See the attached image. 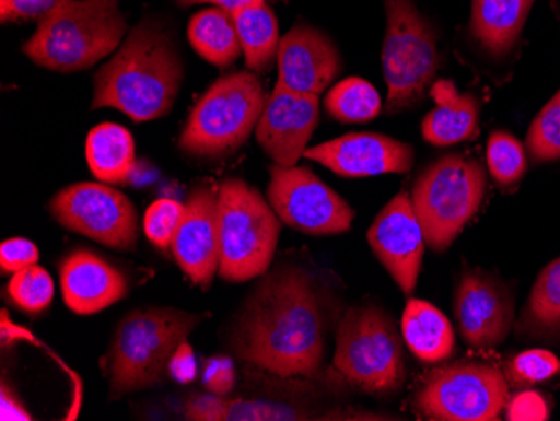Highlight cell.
I'll return each instance as SVG.
<instances>
[{"label":"cell","instance_id":"cell-1","mask_svg":"<svg viewBox=\"0 0 560 421\" xmlns=\"http://www.w3.org/2000/svg\"><path fill=\"white\" fill-rule=\"evenodd\" d=\"M330 295L310 269L267 270L232 328L238 358L280 378H314L326 354Z\"/></svg>","mask_w":560,"mask_h":421},{"label":"cell","instance_id":"cell-2","mask_svg":"<svg viewBox=\"0 0 560 421\" xmlns=\"http://www.w3.org/2000/svg\"><path fill=\"white\" fill-rule=\"evenodd\" d=\"M184 69L172 34L155 19H143L96 72L91 109H118L137 122L162 118L180 93Z\"/></svg>","mask_w":560,"mask_h":421},{"label":"cell","instance_id":"cell-3","mask_svg":"<svg viewBox=\"0 0 560 421\" xmlns=\"http://www.w3.org/2000/svg\"><path fill=\"white\" fill-rule=\"evenodd\" d=\"M126 33L118 0H61L37 21L22 52L49 71H86L118 51Z\"/></svg>","mask_w":560,"mask_h":421},{"label":"cell","instance_id":"cell-4","mask_svg":"<svg viewBox=\"0 0 560 421\" xmlns=\"http://www.w3.org/2000/svg\"><path fill=\"white\" fill-rule=\"evenodd\" d=\"M200 323L198 314L168 307L128 314L116 329L106 361L112 400L162 385L173 354Z\"/></svg>","mask_w":560,"mask_h":421},{"label":"cell","instance_id":"cell-5","mask_svg":"<svg viewBox=\"0 0 560 421\" xmlns=\"http://www.w3.org/2000/svg\"><path fill=\"white\" fill-rule=\"evenodd\" d=\"M402 341L388 311L374 304L349 307L336 329V371L355 391L395 395L406 382Z\"/></svg>","mask_w":560,"mask_h":421},{"label":"cell","instance_id":"cell-6","mask_svg":"<svg viewBox=\"0 0 560 421\" xmlns=\"http://www.w3.org/2000/svg\"><path fill=\"white\" fill-rule=\"evenodd\" d=\"M266 90L256 72H231L201 94L182 130V152L219 160L241 150L262 116Z\"/></svg>","mask_w":560,"mask_h":421},{"label":"cell","instance_id":"cell-7","mask_svg":"<svg viewBox=\"0 0 560 421\" xmlns=\"http://www.w3.org/2000/svg\"><path fill=\"white\" fill-rule=\"evenodd\" d=\"M487 173L478 160L450 153L420 173L411 203L423 227L427 247L443 253L480 210Z\"/></svg>","mask_w":560,"mask_h":421},{"label":"cell","instance_id":"cell-8","mask_svg":"<svg viewBox=\"0 0 560 421\" xmlns=\"http://www.w3.org/2000/svg\"><path fill=\"white\" fill-rule=\"evenodd\" d=\"M220 267L226 282L266 274L276 256L280 219L256 187L229 178L219 187Z\"/></svg>","mask_w":560,"mask_h":421},{"label":"cell","instance_id":"cell-9","mask_svg":"<svg viewBox=\"0 0 560 421\" xmlns=\"http://www.w3.org/2000/svg\"><path fill=\"white\" fill-rule=\"evenodd\" d=\"M386 14L383 72L388 84L389 115L413 108L436 78V34L413 0H383Z\"/></svg>","mask_w":560,"mask_h":421},{"label":"cell","instance_id":"cell-10","mask_svg":"<svg viewBox=\"0 0 560 421\" xmlns=\"http://www.w3.org/2000/svg\"><path fill=\"white\" fill-rule=\"evenodd\" d=\"M509 388L493 364L462 361L431 371L415 395L413 408L427 420L492 421L506 407Z\"/></svg>","mask_w":560,"mask_h":421},{"label":"cell","instance_id":"cell-11","mask_svg":"<svg viewBox=\"0 0 560 421\" xmlns=\"http://www.w3.org/2000/svg\"><path fill=\"white\" fill-rule=\"evenodd\" d=\"M267 200L282 222L314 237L345 234L354 210L345 198L305 166H270Z\"/></svg>","mask_w":560,"mask_h":421},{"label":"cell","instance_id":"cell-12","mask_svg":"<svg viewBox=\"0 0 560 421\" xmlns=\"http://www.w3.org/2000/svg\"><path fill=\"white\" fill-rule=\"evenodd\" d=\"M52 219L68 231L100 242L109 249L133 250L138 244V213L122 191L105 184L69 185L49 202Z\"/></svg>","mask_w":560,"mask_h":421},{"label":"cell","instance_id":"cell-13","mask_svg":"<svg viewBox=\"0 0 560 421\" xmlns=\"http://www.w3.org/2000/svg\"><path fill=\"white\" fill-rule=\"evenodd\" d=\"M453 311L462 338L478 350L502 344L515 326L514 294L486 270H464L456 284Z\"/></svg>","mask_w":560,"mask_h":421},{"label":"cell","instance_id":"cell-14","mask_svg":"<svg viewBox=\"0 0 560 421\" xmlns=\"http://www.w3.org/2000/svg\"><path fill=\"white\" fill-rule=\"evenodd\" d=\"M368 242L398 288L408 297L413 295L427 241L408 191H399L377 213L368 231Z\"/></svg>","mask_w":560,"mask_h":421},{"label":"cell","instance_id":"cell-15","mask_svg":"<svg viewBox=\"0 0 560 421\" xmlns=\"http://www.w3.org/2000/svg\"><path fill=\"white\" fill-rule=\"evenodd\" d=\"M319 125V96L276 84L257 122V143L276 165L295 166Z\"/></svg>","mask_w":560,"mask_h":421},{"label":"cell","instance_id":"cell-16","mask_svg":"<svg viewBox=\"0 0 560 421\" xmlns=\"http://www.w3.org/2000/svg\"><path fill=\"white\" fill-rule=\"evenodd\" d=\"M172 250L191 284L209 289L220 267L219 188L198 185L190 191Z\"/></svg>","mask_w":560,"mask_h":421},{"label":"cell","instance_id":"cell-17","mask_svg":"<svg viewBox=\"0 0 560 421\" xmlns=\"http://www.w3.org/2000/svg\"><path fill=\"white\" fill-rule=\"evenodd\" d=\"M304 156L320 163L339 177L366 178L410 172L415 150L411 144L388 135L348 133L307 148Z\"/></svg>","mask_w":560,"mask_h":421},{"label":"cell","instance_id":"cell-18","mask_svg":"<svg viewBox=\"0 0 560 421\" xmlns=\"http://www.w3.org/2000/svg\"><path fill=\"white\" fill-rule=\"evenodd\" d=\"M277 68L280 86L320 96L341 72L342 59L327 34L299 24L280 39Z\"/></svg>","mask_w":560,"mask_h":421},{"label":"cell","instance_id":"cell-19","mask_svg":"<svg viewBox=\"0 0 560 421\" xmlns=\"http://www.w3.org/2000/svg\"><path fill=\"white\" fill-rule=\"evenodd\" d=\"M59 279L66 306L80 316L101 313L128 294V279L121 270L86 249L61 260Z\"/></svg>","mask_w":560,"mask_h":421},{"label":"cell","instance_id":"cell-20","mask_svg":"<svg viewBox=\"0 0 560 421\" xmlns=\"http://www.w3.org/2000/svg\"><path fill=\"white\" fill-rule=\"evenodd\" d=\"M185 420L191 421H295L324 420V414L307 410L305 405L291 401L242 400L212 393L188 396L184 404Z\"/></svg>","mask_w":560,"mask_h":421},{"label":"cell","instance_id":"cell-21","mask_svg":"<svg viewBox=\"0 0 560 421\" xmlns=\"http://www.w3.org/2000/svg\"><path fill=\"white\" fill-rule=\"evenodd\" d=\"M435 108L423 119V138L435 147H450L478 137L480 103L471 93H460L448 80L431 86Z\"/></svg>","mask_w":560,"mask_h":421},{"label":"cell","instance_id":"cell-22","mask_svg":"<svg viewBox=\"0 0 560 421\" xmlns=\"http://www.w3.org/2000/svg\"><path fill=\"white\" fill-rule=\"evenodd\" d=\"M536 0H474L470 30L489 55H509Z\"/></svg>","mask_w":560,"mask_h":421},{"label":"cell","instance_id":"cell-23","mask_svg":"<svg viewBox=\"0 0 560 421\" xmlns=\"http://www.w3.org/2000/svg\"><path fill=\"white\" fill-rule=\"evenodd\" d=\"M401 335L408 350L423 363H442L455 351V332L448 317L427 301H408Z\"/></svg>","mask_w":560,"mask_h":421},{"label":"cell","instance_id":"cell-24","mask_svg":"<svg viewBox=\"0 0 560 421\" xmlns=\"http://www.w3.org/2000/svg\"><path fill=\"white\" fill-rule=\"evenodd\" d=\"M514 328L525 341H560V256L544 267L532 285Z\"/></svg>","mask_w":560,"mask_h":421},{"label":"cell","instance_id":"cell-25","mask_svg":"<svg viewBox=\"0 0 560 421\" xmlns=\"http://www.w3.org/2000/svg\"><path fill=\"white\" fill-rule=\"evenodd\" d=\"M86 159L97 180L122 184L137 165L133 135L115 122H103L88 135Z\"/></svg>","mask_w":560,"mask_h":421},{"label":"cell","instance_id":"cell-26","mask_svg":"<svg viewBox=\"0 0 560 421\" xmlns=\"http://www.w3.org/2000/svg\"><path fill=\"white\" fill-rule=\"evenodd\" d=\"M234 21L241 40L242 56L248 71L266 74L272 69L279 52V24L266 0L235 12Z\"/></svg>","mask_w":560,"mask_h":421},{"label":"cell","instance_id":"cell-27","mask_svg":"<svg viewBox=\"0 0 560 421\" xmlns=\"http://www.w3.org/2000/svg\"><path fill=\"white\" fill-rule=\"evenodd\" d=\"M188 40L195 52L220 69H226L242 55L234 15L212 8L197 12L188 22Z\"/></svg>","mask_w":560,"mask_h":421},{"label":"cell","instance_id":"cell-28","mask_svg":"<svg viewBox=\"0 0 560 421\" xmlns=\"http://www.w3.org/2000/svg\"><path fill=\"white\" fill-rule=\"evenodd\" d=\"M330 118L339 122H368L381 113V96L376 87L363 78H348L335 84L324 100Z\"/></svg>","mask_w":560,"mask_h":421},{"label":"cell","instance_id":"cell-29","mask_svg":"<svg viewBox=\"0 0 560 421\" xmlns=\"http://www.w3.org/2000/svg\"><path fill=\"white\" fill-rule=\"evenodd\" d=\"M487 165L493 180L502 187L518 184L527 172L524 144L514 135L495 131L487 144Z\"/></svg>","mask_w":560,"mask_h":421},{"label":"cell","instance_id":"cell-30","mask_svg":"<svg viewBox=\"0 0 560 421\" xmlns=\"http://www.w3.org/2000/svg\"><path fill=\"white\" fill-rule=\"evenodd\" d=\"M55 281L44 267L33 266L12 274L8 284L9 300L27 314H40L55 300Z\"/></svg>","mask_w":560,"mask_h":421},{"label":"cell","instance_id":"cell-31","mask_svg":"<svg viewBox=\"0 0 560 421\" xmlns=\"http://www.w3.org/2000/svg\"><path fill=\"white\" fill-rule=\"evenodd\" d=\"M527 150L536 163L560 160V90L532 121Z\"/></svg>","mask_w":560,"mask_h":421},{"label":"cell","instance_id":"cell-32","mask_svg":"<svg viewBox=\"0 0 560 421\" xmlns=\"http://www.w3.org/2000/svg\"><path fill=\"white\" fill-rule=\"evenodd\" d=\"M560 373V360L547 350H527L515 354L505 366L506 382L514 388H530L549 382Z\"/></svg>","mask_w":560,"mask_h":421},{"label":"cell","instance_id":"cell-33","mask_svg":"<svg viewBox=\"0 0 560 421\" xmlns=\"http://www.w3.org/2000/svg\"><path fill=\"white\" fill-rule=\"evenodd\" d=\"M185 206L172 198H162L148 207L144 213V235L151 244L162 250H168L175 241L176 232L184 220Z\"/></svg>","mask_w":560,"mask_h":421},{"label":"cell","instance_id":"cell-34","mask_svg":"<svg viewBox=\"0 0 560 421\" xmlns=\"http://www.w3.org/2000/svg\"><path fill=\"white\" fill-rule=\"evenodd\" d=\"M37 262H39V249L27 238H9L0 245L2 274H15L19 270L36 266Z\"/></svg>","mask_w":560,"mask_h":421},{"label":"cell","instance_id":"cell-35","mask_svg":"<svg viewBox=\"0 0 560 421\" xmlns=\"http://www.w3.org/2000/svg\"><path fill=\"white\" fill-rule=\"evenodd\" d=\"M549 417L550 408L546 396L534 389H524L506 401V420L544 421L549 420Z\"/></svg>","mask_w":560,"mask_h":421},{"label":"cell","instance_id":"cell-36","mask_svg":"<svg viewBox=\"0 0 560 421\" xmlns=\"http://www.w3.org/2000/svg\"><path fill=\"white\" fill-rule=\"evenodd\" d=\"M203 386L207 391L217 396H229L235 386L234 361L229 356H213L207 360L203 367Z\"/></svg>","mask_w":560,"mask_h":421},{"label":"cell","instance_id":"cell-37","mask_svg":"<svg viewBox=\"0 0 560 421\" xmlns=\"http://www.w3.org/2000/svg\"><path fill=\"white\" fill-rule=\"evenodd\" d=\"M61 0H0V21H39Z\"/></svg>","mask_w":560,"mask_h":421},{"label":"cell","instance_id":"cell-38","mask_svg":"<svg viewBox=\"0 0 560 421\" xmlns=\"http://www.w3.org/2000/svg\"><path fill=\"white\" fill-rule=\"evenodd\" d=\"M198 367L194 350L187 341L178 346L168 364V376L180 385H188L197 378Z\"/></svg>","mask_w":560,"mask_h":421},{"label":"cell","instance_id":"cell-39","mask_svg":"<svg viewBox=\"0 0 560 421\" xmlns=\"http://www.w3.org/2000/svg\"><path fill=\"white\" fill-rule=\"evenodd\" d=\"M2 420H31L24 405L15 398L14 391L2 383Z\"/></svg>","mask_w":560,"mask_h":421},{"label":"cell","instance_id":"cell-40","mask_svg":"<svg viewBox=\"0 0 560 421\" xmlns=\"http://www.w3.org/2000/svg\"><path fill=\"white\" fill-rule=\"evenodd\" d=\"M175 2L180 5V8H190V5L197 4H210L212 8L223 9V11L235 14V12L241 11V9L254 4L256 0H175Z\"/></svg>","mask_w":560,"mask_h":421}]
</instances>
